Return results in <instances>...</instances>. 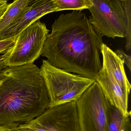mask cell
<instances>
[{"mask_svg": "<svg viewBox=\"0 0 131 131\" xmlns=\"http://www.w3.org/2000/svg\"><path fill=\"white\" fill-rule=\"evenodd\" d=\"M102 38L82 11L62 14L53 23L41 55L55 67L95 81L102 67Z\"/></svg>", "mask_w": 131, "mask_h": 131, "instance_id": "6da1fadb", "label": "cell"}, {"mask_svg": "<svg viewBox=\"0 0 131 131\" xmlns=\"http://www.w3.org/2000/svg\"><path fill=\"white\" fill-rule=\"evenodd\" d=\"M49 104L35 64L8 66L0 72V125L11 128L29 122L43 114Z\"/></svg>", "mask_w": 131, "mask_h": 131, "instance_id": "7a4b0ae2", "label": "cell"}, {"mask_svg": "<svg viewBox=\"0 0 131 131\" xmlns=\"http://www.w3.org/2000/svg\"><path fill=\"white\" fill-rule=\"evenodd\" d=\"M40 69L49 98L48 108L77 102L95 81L55 67L47 60H42Z\"/></svg>", "mask_w": 131, "mask_h": 131, "instance_id": "3957f363", "label": "cell"}, {"mask_svg": "<svg viewBox=\"0 0 131 131\" xmlns=\"http://www.w3.org/2000/svg\"><path fill=\"white\" fill-rule=\"evenodd\" d=\"M89 20L102 36L114 39L126 38L125 48L131 47V27L126 20L122 1L120 0H89Z\"/></svg>", "mask_w": 131, "mask_h": 131, "instance_id": "277c9868", "label": "cell"}, {"mask_svg": "<svg viewBox=\"0 0 131 131\" xmlns=\"http://www.w3.org/2000/svg\"><path fill=\"white\" fill-rule=\"evenodd\" d=\"M49 31L39 20L25 28L16 37L13 47L2 54L7 66L33 63L41 55Z\"/></svg>", "mask_w": 131, "mask_h": 131, "instance_id": "5b68a950", "label": "cell"}, {"mask_svg": "<svg viewBox=\"0 0 131 131\" xmlns=\"http://www.w3.org/2000/svg\"><path fill=\"white\" fill-rule=\"evenodd\" d=\"M80 131H108L110 103L95 81L76 102Z\"/></svg>", "mask_w": 131, "mask_h": 131, "instance_id": "8992f818", "label": "cell"}, {"mask_svg": "<svg viewBox=\"0 0 131 131\" xmlns=\"http://www.w3.org/2000/svg\"><path fill=\"white\" fill-rule=\"evenodd\" d=\"M36 118L46 131H80L75 102L48 108Z\"/></svg>", "mask_w": 131, "mask_h": 131, "instance_id": "52a82bcc", "label": "cell"}, {"mask_svg": "<svg viewBox=\"0 0 131 131\" xmlns=\"http://www.w3.org/2000/svg\"><path fill=\"white\" fill-rule=\"evenodd\" d=\"M53 12H56L53 0H30L18 17L0 33V40L15 37L42 17Z\"/></svg>", "mask_w": 131, "mask_h": 131, "instance_id": "ba28073f", "label": "cell"}, {"mask_svg": "<svg viewBox=\"0 0 131 131\" xmlns=\"http://www.w3.org/2000/svg\"><path fill=\"white\" fill-rule=\"evenodd\" d=\"M95 81L110 104L117 108L124 115L130 116V112L128 111L129 95L124 91L117 81L104 68L102 67Z\"/></svg>", "mask_w": 131, "mask_h": 131, "instance_id": "9c48e42d", "label": "cell"}, {"mask_svg": "<svg viewBox=\"0 0 131 131\" xmlns=\"http://www.w3.org/2000/svg\"><path fill=\"white\" fill-rule=\"evenodd\" d=\"M101 54L102 67L117 81L124 91L129 95L131 86L125 70L124 61L104 43L101 46Z\"/></svg>", "mask_w": 131, "mask_h": 131, "instance_id": "30bf717a", "label": "cell"}, {"mask_svg": "<svg viewBox=\"0 0 131 131\" xmlns=\"http://www.w3.org/2000/svg\"><path fill=\"white\" fill-rule=\"evenodd\" d=\"M130 117L124 115L117 108L110 104L108 115V131H131Z\"/></svg>", "mask_w": 131, "mask_h": 131, "instance_id": "8fae6325", "label": "cell"}, {"mask_svg": "<svg viewBox=\"0 0 131 131\" xmlns=\"http://www.w3.org/2000/svg\"><path fill=\"white\" fill-rule=\"evenodd\" d=\"M30 0H14L9 4L0 19V33L13 23L22 13Z\"/></svg>", "mask_w": 131, "mask_h": 131, "instance_id": "7c38bea8", "label": "cell"}, {"mask_svg": "<svg viewBox=\"0 0 131 131\" xmlns=\"http://www.w3.org/2000/svg\"><path fill=\"white\" fill-rule=\"evenodd\" d=\"M56 12L64 10L82 11L88 9L89 0H53Z\"/></svg>", "mask_w": 131, "mask_h": 131, "instance_id": "4fadbf2b", "label": "cell"}, {"mask_svg": "<svg viewBox=\"0 0 131 131\" xmlns=\"http://www.w3.org/2000/svg\"><path fill=\"white\" fill-rule=\"evenodd\" d=\"M10 131H46L36 118L27 122L9 128Z\"/></svg>", "mask_w": 131, "mask_h": 131, "instance_id": "5bb4252c", "label": "cell"}, {"mask_svg": "<svg viewBox=\"0 0 131 131\" xmlns=\"http://www.w3.org/2000/svg\"><path fill=\"white\" fill-rule=\"evenodd\" d=\"M16 37L0 40V54L4 53L7 50L13 47L15 42Z\"/></svg>", "mask_w": 131, "mask_h": 131, "instance_id": "9a60e30c", "label": "cell"}, {"mask_svg": "<svg viewBox=\"0 0 131 131\" xmlns=\"http://www.w3.org/2000/svg\"><path fill=\"white\" fill-rule=\"evenodd\" d=\"M116 54L124 61L131 72V57L130 55L127 54L125 52L122 50H117L115 51Z\"/></svg>", "mask_w": 131, "mask_h": 131, "instance_id": "2e32d148", "label": "cell"}, {"mask_svg": "<svg viewBox=\"0 0 131 131\" xmlns=\"http://www.w3.org/2000/svg\"><path fill=\"white\" fill-rule=\"evenodd\" d=\"M9 6L7 1L5 0H0V19L6 11Z\"/></svg>", "mask_w": 131, "mask_h": 131, "instance_id": "e0dca14e", "label": "cell"}, {"mask_svg": "<svg viewBox=\"0 0 131 131\" xmlns=\"http://www.w3.org/2000/svg\"><path fill=\"white\" fill-rule=\"evenodd\" d=\"M7 67L5 62L4 58L2 54L0 56V72Z\"/></svg>", "mask_w": 131, "mask_h": 131, "instance_id": "ac0fdd59", "label": "cell"}, {"mask_svg": "<svg viewBox=\"0 0 131 131\" xmlns=\"http://www.w3.org/2000/svg\"><path fill=\"white\" fill-rule=\"evenodd\" d=\"M0 131H10L9 127L0 125Z\"/></svg>", "mask_w": 131, "mask_h": 131, "instance_id": "d6986e66", "label": "cell"}, {"mask_svg": "<svg viewBox=\"0 0 131 131\" xmlns=\"http://www.w3.org/2000/svg\"><path fill=\"white\" fill-rule=\"evenodd\" d=\"M120 1H125V0H120Z\"/></svg>", "mask_w": 131, "mask_h": 131, "instance_id": "ffe728a7", "label": "cell"}, {"mask_svg": "<svg viewBox=\"0 0 131 131\" xmlns=\"http://www.w3.org/2000/svg\"><path fill=\"white\" fill-rule=\"evenodd\" d=\"M5 1H7V0H5Z\"/></svg>", "mask_w": 131, "mask_h": 131, "instance_id": "44dd1931", "label": "cell"}]
</instances>
